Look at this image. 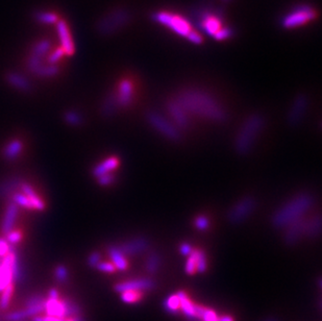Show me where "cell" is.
I'll return each mask as SVG.
<instances>
[{
	"instance_id": "cell-5",
	"label": "cell",
	"mask_w": 322,
	"mask_h": 321,
	"mask_svg": "<svg viewBox=\"0 0 322 321\" xmlns=\"http://www.w3.org/2000/svg\"><path fill=\"white\" fill-rule=\"evenodd\" d=\"M147 122L152 126L158 134L163 136L165 139L171 142H178L182 139L180 129L171 121L170 119L166 118L162 114L158 112L150 111L146 115Z\"/></svg>"
},
{
	"instance_id": "cell-39",
	"label": "cell",
	"mask_w": 322,
	"mask_h": 321,
	"mask_svg": "<svg viewBox=\"0 0 322 321\" xmlns=\"http://www.w3.org/2000/svg\"><path fill=\"white\" fill-rule=\"evenodd\" d=\"M12 202H14L18 207H21L26 210H33L31 202H29L28 198L22 192H15L12 195Z\"/></svg>"
},
{
	"instance_id": "cell-40",
	"label": "cell",
	"mask_w": 322,
	"mask_h": 321,
	"mask_svg": "<svg viewBox=\"0 0 322 321\" xmlns=\"http://www.w3.org/2000/svg\"><path fill=\"white\" fill-rule=\"evenodd\" d=\"M65 56V52L62 47H57L47 55V65H56Z\"/></svg>"
},
{
	"instance_id": "cell-58",
	"label": "cell",
	"mask_w": 322,
	"mask_h": 321,
	"mask_svg": "<svg viewBox=\"0 0 322 321\" xmlns=\"http://www.w3.org/2000/svg\"><path fill=\"white\" fill-rule=\"evenodd\" d=\"M0 321H4V319L1 316H0Z\"/></svg>"
},
{
	"instance_id": "cell-27",
	"label": "cell",
	"mask_w": 322,
	"mask_h": 321,
	"mask_svg": "<svg viewBox=\"0 0 322 321\" xmlns=\"http://www.w3.org/2000/svg\"><path fill=\"white\" fill-rule=\"evenodd\" d=\"M118 108H119V106H118L117 99H116V94L115 93L107 94L102 105L103 116L106 118L113 117L116 114Z\"/></svg>"
},
{
	"instance_id": "cell-6",
	"label": "cell",
	"mask_w": 322,
	"mask_h": 321,
	"mask_svg": "<svg viewBox=\"0 0 322 321\" xmlns=\"http://www.w3.org/2000/svg\"><path fill=\"white\" fill-rule=\"evenodd\" d=\"M155 20L158 23L169 28L171 32H173L174 34L180 37H184L186 39L194 31L192 28V25H191V23L186 18L174 13H170L166 11L158 12L155 15Z\"/></svg>"
},
{
	"instance_id": "cell-53",
	"label": "cell",
	"mask_w": 322,
	"mask_h": 321,
	"mask_svg": "<svg viewBox=\"0 0 322 321\" xmlns=\"http://www.w3.org/2000/svg\"><path fill=\"white\" fill-rule=\"evenodd\" d=\"M179 252L183 256L188 257L191 255V253L193 252V247L191 246L189 243H183L179 247Z\"/></svg>"
},
{
	"instance_id": "cell-3",
	"label": "cell",
	"mask_w": 322,
	"mask_h": 321,
	"mask_svg": "<svg viewBox=\"0 0 322 321\" xmlns=\"http://www.w3.org/2000/svg\"><path fill=\"white\" fill-rule=\"evenodd\" d=\"M265 126V118L259 113L249 115L241 125L235 139V149L239 155H248Z\"/></svg>"
},
{
	"instance_id": "cell-10",
	"label": "cell",
	"mask_w": 322,
	"mask_h": 321,
	"mask_svg": "<svg viewBox=\"0 0 322 321\" xmlns=\"http://www.w3.org/2000/svg\"><path fill=\"white\" fill-rule=\"evenodd\" d=\"M17 255L15 245L11 244L9 253L0 261V292H2L6 286L14 283L13 263Z\"/></svg>"
},
{
	"instance_id": "cell-32",
	"label": "cell",
	"mask_w": 322,
	"mask_h": 321,
	"mask_svg": "<svg viewBox=\"0 0 322 321\" xmlns=\"http://www.w3.org/2000/svg\"><path fill=\"white\" fill-rule=\"evenodd\" d=\"M164 309L169 313L176 314L178 311L180 310V302H179V297L176 294H171L169 295L165 300H164Z\"/></svg>"
},
{
	"instance_id": "cell-36",
	"label": "cell",
	"mask_w": 322,
	"mask_h": 321,
	"mask_svg": "<svg viewBox=\"0 0 322 321\" xmlns=\"http://www.w3.org/2000/svg\"><path fill=\"white\" fill-rule=\"evenodd\" d=\"M14 290H15V285H14V283H12L8 286H6L5 289L2 291L1 297H0V310L7 309L9 303H11L12 296L14 294Z\"/></svg>"
},
{
	"instance_id": "cell-57",
	"label": "cell",
	"mask_w": 322,
	"mask_h": 321,
	"mask_svg": "<svg viewBox=\"0 0 322 321\" xmlns=\"http://www.w3.org/2000/svg\"><path fill=\"white\" fill-rule=\"evenodd\" d=\"M262 321H279L278 319L276 318H273V317H270V318H266V319H263Z\"/></svg>"
},
{
	"instance_id": "cell-23",
	"label": "cell",
	"mask_w": 322,
	"mask_h": 321,
	"mask_svg": "<svg viewBox=\"0 0 322 321\" xmlns=\"http://www.w3.org/2000/svg\"><path fill=\"white\" fill-rule=\"evenodd\" d=\"M23 183V178L21 176H12L6 178L2 182H0V197H6L8 195H13L17 190L20 189V186Z\"/></svg>"
},
{
	"instance_id": "cell-25",
	"label": "cell",
	"mask_w": 322,
	"mask_h": 321,
	"mask_svg": "<svg viewBox=\"0 0 322 321\" xmlns=\"http://www.w3.org/2000/svg\"><path fill=\"white\" fill-rule=\"evenodd\" d=\"M45 313L48 316L63 318L65 315V307L63 300L59 298H46L45 302Z\"/></svg>"
},
{
	"instance_id": "cell-41",
	"label": "cell",
	"mask_w": 322,
	"mask_h": 321,
	"mask_svg": "<svg viewBox=\"0 0 322 321\" xmlns=\"http://www.w3.org/2000/svg\"><path fill=\"white\" fill-rule=\"evenodd\" d=\"M207 268H208V262H207L206 254L204 252H201V250H196V271L199 273H203L206 272Z\"/></svg>"
},
{
	"instance_id": "cell-13",
	"label": "cell",
	"mask_w": 322,
	"mask_h": 321,
	"mask_svg": "<svg viewBox=\"0 0 322 321\" xmlns=\"http://www.w3.org/2000/svg\"><path fill=\"white\" fill-rule=\"evenodd\" d=\"M55 25L59 42H61V47L64 49L65 55L72 56L75 53V46L68 24L64 20H58V22Z\"/></svg>"
},
{
	"instance_id": "cell-21",
	"label": "cell",
	"mask_w": 322,
	"mask_h": 321,
	"mask_svg": "<svg viewBox=\"0 0 322 321\" xmlns=\"http://www.w3.org/2000/svg\"><path fill=\"white\" fill-rule=\"evenodd\" d=\"M119 165H120V160L118 158L108 157L93 168L92 174L94 177L97 178L98 176H102L107 173H113V171H115V170L119 167Z\"/></svg>"
},
{
	"instance_id": "cell-18",
	"label": "cell",
	"mask_w": 322,
	"mask_h": 321,
	"mask_svg": "<svg viewBox=\"0 0 322 321\" xmlns=\"http://www.w3.org/2000/svg\"><path fill=\"white\" fill-rule=\"evenodd\" d=\"M18 214L19 207L14 202H9L6 206L4 216L1 222V232L3 236H6L11 230L14 229L18 219Z\"/></svg>"
},
{
	"instance_id": "cell-12",
	"label": "cell",
	"mask_w": 322,
	"mask_h": 321,
	"mask_svg": "<svg viewBox=\"0 0 322 321\" xmlns=\"http://www.w3.org/2000/svg\"><path fill=\"white\" fill-rule=\"evenodd\" d=\"M135 96V87L130 79H122L118 85L116 99L119 107L126 108L132 105Z\"/></svg>"
},
{
	"instance_id": "cell-54",
	"label": "cell",
	"mask_w": 322,
	"mask_h": 321,
	"mask_svg": "<svg viewBox=\"0 0 322 321\" xmlns=\"http://www.w3.org/2000/svg\"><path fill=\"white\" fill-rule=\"evenodd\" d=\"M58 291L56 289H50L49 292H48V298H58Z\"/></svg>"
},
{
	"instance_id": "cell-31",
	"label": "cell",
	"mask_w": 322,
	"mask_h": 321,
	"mask_svg": "<svg viewBox=\"0 0 322 321\" xmlns=\"http://www.w3.org/2000/svg\"><path fill=\"white\" fill-rule=\"evenodd\" d=\"M63 304L65 307L64 319L82 315V309H80V307L75 302H73V300L69 299V298H65V299H63Z\"/></svg>"
},
{
	"instance_id": "cell-28",
	"label": "cell",
	"mask_w": 322,
	"mask_h": 321,
	"mask_svg": "<svg viewBox=\"0 0 322 321\" xmlns=\"http://www.w3.org/2000/svg\"><path fill=\"white\" fill-rule=\"evenodd\" d=\"M321 232V218L320 215H315L310 220H307L306 224V237L316 238Z\"/></svg>"
},
{
	"instance_id": "cell-45",
	"label": "cell",
	"mask_w": 322,
	"mask_h": 321,
	"mask_svg": "<svg viewBox=\"0 0 322 321\" xmlns=\"http://www.w3.org/2000/svg\"><path fill=\"white\" fill-rule=\"evenodd\" d=\"M194 226L200 230L205 232L210 227V219L206 215H199L194 219Z\"/></svg>"
},
{
	"instance_id": "cell-52",
	"label": "cell",
	"mask_w": 322,
	"mask_h": 321,
	"mask_svg": "<svg viewBox=\"0 0 322 321\" xmlns=\"http://www.w3.org/2000/svg\"><path fill=\"white\" fill-rule=\"evenodd\" d=\"M32 321H64L63 318H58V317H53V316H42V315H37L32 317Z\"/></svg>"
},
{
	"instance_id": "cell-20",
	"label": "cell",
	"mask_w": 322,
	"mask_h": 321,
	"mask_svg": "<svg viewBox=\"0 0 322 321\" xmlns=\"http://www.w3.org/2000/svg\"><path fill=\"white\" fill-rule=\"evenodd\" d=\"M5 80L8 85H11L13 88H15L20 92L28 93L33 90L31 82H29V80L25 76H23L22 74H20L18 72L12 71V72L6 73Z\"/></svg>"
},
{
	"instance_id": "cell-7",
	"label": "cell",
	"mask_w": 322,
	"mask_h": 321,
	"mask_svg": "<svg viewBox=\"0 0 322 321\" xmlns=\"http://www.w3.org/2000/svg\"><path fill=\"white\" fill-rule=\"evenodd\" d=\"M257 207V200L254 196H244L230 208L227 219L231 224H241L254 214Z\"/></svg>"
},
{
	"instance_id": "cell-56",
	"label": "cell",
	"mask_w": 322,
	"mask_h": 321,
	"mask_svg": "<svg viewBox=\"0 0 322 321\" xmlns=\"http://www.w3.org/2000/svg\"><path fill=\"white\" fill-rule=\"evenodd\" d=\"M218 321H234V319L230 316H222L218 318Z\"/></svg>"
},
{
	"instance_id": "cell-33",
	"label": "cell",
	"mask_w": 322,
	"mask_h": 321,
	"mask_svg": "<svg viewBox=\"0 0 322 321\" xmlns=\"http://www.w3.org/2000/svg\"><path fill=\"white\" fill-rule=\"evenodd\" d=\"M64 121L70 126H80L83 124L84 118L82 114L75 109H70L64 114Z\"/></svg>"
},
{
	"instance_id": "cell-22",
	"label": "cell",
	"mask_w": 322,
	"mask_h": 321,
	"mask_svg": "<svg viewBox=\"0 0 322 321\" xmlns=\"http://www.w3.org/2000/svg\"><path fill=\"white\" fill-rule=\"evenodd\" d=\"M107 254L110 261H112L110 263L115 266L116 270L124 271V270L128 268V261L126 259V256L123 255V253L120 250L118 246H114V245L108 246Z\"/></svg>"
},
{
	"instance_id": "cell-1",
	"label": "cell",
	"mask_w": 322,
	"mask_h": 321,
	"mask_svg": "<svg viewBox=\"0 0 322 321\" xmlns=\"http://www.w3.org/2000/svg\"><path fill=\"white\" fill-rule=\"evenodd\" d=\"M175 99L189 115H194L215 123L226 121L227 112L224 107L220 104L217 98L203 89H183Z\"/></svg>"
},
{
	"instance_id": "cell-16",
	"label": "cell",
	"mask_w": 322,
	"mask_h": 321,
	"mask_svg": "<svg viewBox=\"0 0 322 321\" xmlns=\"http://www.w3.org/2000/svg\"><path fill=\"white\" fill-rule=\"evenodd\" d=\"M118 247L125 256H137L146 252L149 247V241L144 237H137L126 241Z\"/></svg>"
},
{
	"instance_id": "cell-55",
	"label": "cell",
	"mask_w": 322,
	"mask_h": 321,
	"mask_svg": "<svg viewBox=\"0 0 322 321\" xmlns=\"http://www.w3.org/2000/svg\"><path fill=\"white\" fill-rule=\"evenodd\" d=\"M64 321H86L85 318L80 315V316H74V317H69L64 319Z\"/></svg>"
},
{
	"instance_id": "cell-2",
	"label": "cell",
	"mask_w": 322,
	"mask_h": 321,
	"mask_svg": "<svg viewBox=\"0 0 322 321\" xmlns=\"http://www.w3.org/2000/svg\"><path fill=\"white\" fill-rule=\"evenodd\" d=\"M315 197L310 192H300L290 198L287 203L280 206L272 215L271 223L277 229H285L297 220L305 218L306 214L313 208Z\"/></svg>"
},
{
	"instance_id": "cell-30",
	"label": "cell",
	"mask_w": 322,
	"mask_h": 321,
	"mask_svg": "<svg viewBox=\"0 0 322 321\" xmlns=\"http://www.w3.org/2000/svg\"><path fill=\"white\" fill-rule=\"evenodd\" d=\"M50 48H52V42L48 39H42L32 47L31 54L37 57L44 58L49 54Z\"/></svg>"
},
{
	"instance_id": "cell-49",
	"label": "cell",
	"mask_w": 322,
	"mask_h": 321,
	"mask_svg": "<svg viewBox=\"0 0 322 321\" xmlns=\"http://www.w3.org/2000/svg\"><path fill=\"white\" fill-rule=\"evenodd\" d=\"M5 321H21L23 319H27L25 314H24V311L23 310H20V311H15V312H11V313H7L4 318Z\"/></svg>"
},
{
	"instance_id": "cell-11",
	"label": "cell",
	"mask_w": 322,
	"mask_h": 321,
	"mask_svg": "<svg viewBox=\"0 0 322 321\" xmlns=\"http://www.w3.org/2000/svg\"><path fill=\"white\" fill-rule=\"evenodd\" d=\"M167 112L169 114L170 120L172 121L179 129H185L190 125L189 114L186 109L180 106L175 98L169 100L166 105Z\"/></svg>"
},
{
	"instance_id": "cell-37",
	"label": "cell",
	"mask_w": 322,
	"mask_h": 321,
	"mask_svg": "<svg viewBox=\"0 0 322 321\" xmlns=\"http://www.w3.org/2000/svg\"><path fill=\"white\" fill-rule=\"evenodd\" d=\"M196 316L204 321H218L219 318L213 310L201 306H197L196 308Z\"/></svg>"
},
{
	"instance_id": "cell-8",
	"label": "cell",
	"mask_w": 322,
	"mask_h": 321,
	"mask_svg": "<svg viewBox=\"0 0 322 321\" xmlns=\"http://www.w3.org/2000/svg\"><path fill=\"white\" fill-rule=\"evenodd\" d=\"M316 18V12L309 5H298L291 11L281 20V26L291 29L307 25Z\"/></svg>"
},
{
	"instance_id": "cell-42",
	"label": "cell",
	"mask_w": 322,
	"mask_h": 321,
	"mask_svg": "<svg viewBox=\"0 0 322 321\" xmlns=\"http://www.w3.org/2000/svg\"><path fill=\"white\" fill-rule=\"evenodd\" d=\"M186 272L190 275L196 273V250L193 249V252L191 253L190 256H188V260L185 265Z\"/></svg>"
},
{
	"instance_id": "cell-38",
	"label": "cell",
	"mask_w": 322,
	"mask_h": 321,
	"mask_svg": "<svg viewBox=\"0 0 322 321\" xmlns=\"http://www.w3.org/2000/svg\"><path fill=\"white\" fill-rule=\"evenodd\" d=\"M121 294L122 302L125 304H136L143 297V292L140 291H124Z\"/></svg>"
},
{
	"instance_id": "cell-26",
	"label": "cell",
	"mask_w": 322,
	"mask_h": 321,
	"mask_svg": "<svg viewBox=\"0 0 322 321\" xmlns=\"http://www.w3.org/2000/svg\"><path fill=\"white\" fill-rule=\"evenodd\" d=\"M177 295L179 297L180 310H182V312L190 319L197 318L196 316L197 306L192 303V300L188 297V295L185 292H178Z\"/></svg>"
},
{
	"instance_id": "cell-24",
	"label": "cell",
	"mask_w": 322,
	"mask_h": 321,
	"mask_svg": "<svg viewBox=\"0 0 322 321\" xmlns=\"http://www.w3.org/2000/svg\"><path fill=\"white\" fill-rule=\"evenodd\" d=\"M23 142L19 139H13L9 141L5 147L3 148V158L9 162H13V160H17L23 153Z\"/></svg>"
},
{
	"instance_id": "cell-9",
	"label": "cell",
	"mask_w": 322,
	"mask_h": 321,
	"mask_svg": "<svg viewBox=\"0 0 322 321\" xmlns=\"http://www.w3.org/2000/svg\"><path fill=\"white\" fill-rule=\"evenodd\" d=\"M309 107V98L306 94H297L289 108L288 124L292 127L299 125L303 121Z\"/></svg>"
},
{
	"instance_id": "cell-29",
	"label": "cell",
	"mask_w": 322,
	"mask_h": 321,
	"mask_svg": "<svg viewBox=\"0 0 322 321\" xmlns=\"http://www.w3.org/2000/svg\"><path fill=\"white\" fill-rule=\"evenodd\" d=\"M34 19L38 23L44 25H53L58 22V16L55 13L48 12V11H37L34 14Z\"/></svg>"
},
{
	"instance_id": "cell-43",
	"label": "cell",
	"mask_w": 322,
	"mask_h": 321,
	"mask_svg": "<svg viewBox=\"0 0 322 321\" xmlns=\"http://www.w3.org/2000/svg\"><path fill=\"white\" fill-rule=\"evenodd\" d=\"M4 237L9 244L16 246L17 244H19L22 241L23 233L20 229H13Z\"/></svg>"
},
{
	"instance_id": "cell-50",
	"label": "cell",
	"mask_w": 322,
	"mask_h": 321,
	"mask_svg": "<svg viewBox=\"0 0 322 321\" xmlns=\"http://www.w3.org/2000/svg\"><path fill=\"white\" fill-rule=\"evenodd\" d=\"M100 261H102L100 254L97 252H93L90 254V256L88 258V265L92 268H96V266L99 264Z\"/></svg>"
},
{
	"instance_id": "cell-4",
	"label": "cell",
	"mask_w": 322,
	"mask_h": 321,
	"mask_svg": "<svg viewBox=\"0 0 322 321\" xmlns=\"http://www.w3.org/2000/svg\"><path fill=\"white\" fill-rule=\"evenodd\" d=\"M129 21V12L123 8H118L100 18L96 24V29L100 35L109 36L124 27Z\"/></svg>"
},
{
	"instance_id": "cell-48",
	"label": "cell",
	"mask_w": 322,
	"mask_h": 321,
	"mask_svg": "<svg viewBox=\"0 0 322 321\" xmlns=\"http://www.w3.org/2000/svg\"><path fill=\"white\" fill-rule=\"evenodd\" d=\"M96 268L104 273H114L116 271L115 266L110 262H106V261H100Z\"/></svg>"
},
{
	"instance_id": "cell-51",
	"label": "cell",
	"mask_w": 322,
	"mask_h": 321,
	"mask_svg": "<svg viewBox=\"0 0 322 321\" xmlns=\"http://www.w3.org/2000/svg\"><path fill=\"white\" fill-rule=\"evenodd\" d=\"M9 248H11V244H9L5 238H0V258L5 257L9 253Z\"/></svg>"
},
{
	"instance_id": "cell-47",
	"label": "cell",
	"mask_w": 322,
	"mask_h": 321,
	"mask_svg": "<svg viewBox=\"0 0 322 321\" xmlns=\"http://www.w3.org/2000/svg\"><path fill=\"white\" fill-rule=\"evenodd\" d=\"M115 179H116V177H115V175L113 173H107V174H104L102 176H98L97 177V183L100 186H103V187H107L109 185L114 184Z\"/></svg>"
},
{
	"instance_id": "cell-34",
	"label": "cell",
	"mask_w": 322,
	"mask_h": 321,
	"mask_svg": "<svg viewBox=\"0 0 322 321\" xmlns=\"http://www.w3.org/2000/svg\"><path fill=\"white\" fill-rule=\"evenodd\" d=\"M161 266V258L158 254L153 253V254H149L147 259H146V262H145V268H146V271L150 274H154L156 273L159 268Z\"/></svg>"
},
{
	"instance_id": "cell-17",
	"label": "cell",
	"mask_w": 322,
	"mask_h": 321,
	"mask_svg": "<svg viewBox=\"0 0 322 321\" xmlns=\"http://www.w3.org/2000/svg\"><path fill=\"white\" fill-rule=\"evenodd\" d=\"M200 25L209 36H212L214 38L217 34L222 31L224 27H226L224 26L220 17L211 13H207L205 16H203Z\"/></svg>"
},
{
	"instance_id": "cell-14",
	"label": "cell",
	"mask_w": 322,
	"mask_h": 321,
	"mask_svg": "<svg viewBox=\"0 0 322 321\" xmlns=\"http://www.w3.org/2000/svg\"><path fill=\"white\" fill-rule=\"evenodd\" d=\"M155 282L150 278H137V279H130L126 282L119 283L115 286V290L118 293H122L124 291H140V292H144V291H149L155 288Z\"/></svg>"
},
{
	"instance_id": "cell-19",
	"label": "cell",
	"mask_w": 322,
	"mask_h": 321,
	"mask_svg": "<svg viewBox=\"0 0 322 321\" xmlns=\"http://www.w3.org/2000/svg\"><path fill=\"white\" fill-rule=\"evenodd\" d=\"M20 192H22L27 198L29 202H31V205L33 207V210L35 211H39V212H43L46 209V204L44 200L41 198L37 192L36 190L33 188V186L31 184H28L26 182H24L20 186Z\"/></svg>"
},
{
	"instance_id": "cell-44",
	"label": "cell",
	"mask_w": 322,
	"mask_h": 321,
	"mask_svg": "<svg viewBox=\"0 0 322 321\" xmlns=\"http://www.w3.org/2000/svg\"><path fill=\"white\" fill-rule=\"evenodd\" d=\"M54 276L58 283H61V284L66 283L68 277H69V272H68L67 267L65 265L56 266L55 270H54Z\"/></svg>"
},
{
	"instance_id": "cell-46",
	"label": "cell",
	"mask_w": 322,
	"mask_h": 321,
	"mask_svg": "<svg viewBox=\"0 0 322 321\" xmlns=\"http://www.w3.org/2000/svg\"><path fill=\"white\" fill-rule=\"evenodd\" d=\"M45 300H46V298L43 295H40V294L32 295V296H29L25 300V308L37 306V305H40V304H43V303H45Z\"/></svg>"
},
{
	"instance_id": "cell-59",
	"label": "cell",
	"mask_w": 322,
	"mask_h": 321,
	"mask_svg": "<svg viewBox=\"0 0 322 321\" xmlns=\"http://www.w3.org/2000/svg\"><path fill=\"white\" fill-rule=\"evenodd\" d=\"M21 321H27V320H26V319H23V320H21Z\"/></svg>"
},
{
	"instance_id": "cell-35",
	"label": "cell",
	"mask_w": 322,
	"mask_h": 321,
	"mask_svg": "<svg viewBox=\"0 0 322 321\" xmlns=\"http://www.w3.org/2000/svg\"><path fill=\"white\" fill-rule=\"evenodd\" d=\"M59 73V67L56 65H43L41 68L37 70L35 73L36 76L47 78V77H54Z\"/></svg>"
},
{
	"instance_id": "cell-15",
	"label": "cell",
	"mask_w": 322,
	"mask_h": 321,
	"mask_svg": "<svg viewBox=\"0 0 322 321\" xmlns=\"http://www.w3.org/2000/svg\"><path fill=\"white\" fill-rule=\"evenodd\" d=\"M307 219L303 218L285 228V242L289 245L296 244L303 237H306Z\"/></svg>"
}]
</instances>
